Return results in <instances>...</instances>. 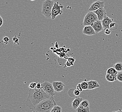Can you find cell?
<instances>
[{"label":"cell","instance_id":"ac0fdd59","mask_svg":"<svg viewBox=\"0 0 122 112\" xmlns=\"http://www.w3.org/2000/svg\"><path fill=\"white\" fill-rule=\"evenodd\" d=\"M77 112H90V107H85L80 105L79 107L76 110Z\"/></svg>","mask_w":122,"mask_h":112},{"label":"cell","instance_id":"44dd1931","mask_svg":"<svg viewBox=\"0 0 122 112\" xmlns=\"http://www.w3.org/2000/svg\"><path fill=\"white\" fill-rule=\"evenodd\" d=\"M62 110V108L59 106L56 105L52 109L51 112H61Z\"/></svg>","mask_w":122,"mask_h":112},{"label":"cell","instance_id":"d6a6232c","mask_svg":"<svg viewBox=\"0 0 122 112\" xmlns=\"http://www.w3.org/2000/svg\"><path fill=\"white\" fill-rule=\"evenodd\" d=\"M122 112V110H121V109H120L119 110H118V111H113V112Z\"/></svg>","mask_w":122,"mask_h":112},{"label":"cell","instance_id":"4fadbf2b","mask_svg":"<svg viewBox=\"0 0 122 112\" xmlns=\"http://www.w3.org/2000/svg\"><path fill=\"white\" fill-rule=\"evenodd\" d=\"M88 82V90H91L94 89H97L99 88L100 87V84H99L98 82L96 80H90Z\"/></svg>","mask_w":122,"mask_h":112},{"label":"cell","instance_id":"9a60e30c","mask_svg":"<svg viewBox=\"0 0 122 112\" xmlns=\"http://www.w3.org/2000/svg\"><path fill=\"white\" fill-rule=\"evenodd\" d=\"M118 73V72L116 70L115 68H113V67L109 68L107 70V74L113 75L115 77H117Z\"/></svg>","mask_w":122,"mask_h":112},{"label":"cell","instance_id":"484cf974","mask_svg":"<svg viewBox=\"0 0 122 112\" xmlns=\"http://www.w3.org/2000/svg\"><path fill=\"white\" fill-rule=\"evenodd\" d=\"M112 30H110V28H106L104 29V33L107 35H109L111 33Z\"/></svg>","mask_w":122,"mask_h":112},{"label":"cell","instance_id":"f546056e","mask_svg":"<svg viewBox=\"0 0 122 112\" xmlns=\"http://www.w3.org/2000/svg\"><path fill=\"white\" fill-rule=\"evenodd\" d=\"M36 89H42V84L40 82H39L37 83V85Z\"/></svg>","mask_w":122,"mask_h":112},{"label":"cell","instance_id":"f1b7e54d","mask_svg":"<svg viewBox=\"0 0 122 112\" xmlns=\"http://www.w3.org/2000/svg\"><path fill=\"white\" fill-rule=\"evenodd\" d=\"M12 40L13 41V42H14L15 44H19L18 43V42H19V39L17 37H16V36H15L13 37Z\"/></svg>","mask_w":122,"mask_h":112},{"label":"cell","instance_id":"603a6c76","mask_svg":"<svg viewBox=\"0 0 122 112\" xmlns=\"http://www.w3.org/2000/svg\"><path fill=\"white\" fill-rule=\"evenodd\" d=\"M80 84H81V85L83 89V90H86L88 89V84L87 82L83 81V82H81V83H80Z\"/></svg>","mask_w":122,"mask_h":112},{"label":"cell","instance_id":"5bb4252c","mask_svg":"<svg viewBox=\"0 0 122 112\" xmlns=\"http://www.w3.org/2000/svg\"><path fill=\"white\" fill-rule=\"evenodd\" d=\"M85 16L87 17L93 23L97 20H98L97 15L94 12L89 11L87 13Z\"/></svg>","mask_w":122,"mask_h":112},{"label":"cell","instance_id":"7402d4cb","mask_svg":"<svg viewBox=\"0 0 122 112\" xmlns=\"http://www.w3.org/2000/svg\"><path fill=\"white\" fill-rule=\"evenodd\" d=\"M80 105L85 107H89L90 103L88 100H82Z\"/></svg>","mask_w":122,"mask_h":112},{"label":"cell","instance_id":"277c9868","mask_svg":"<svg viewBox=\"0 0 122 112\" xmlns=\"http://www.w3.org/2000/svg\"><path fill=\"white\" fill-rule=\"evenodd\" d=\"M64 7V6L58 2L54 3V6L52 8V19L53 20L56 18V16L59 15H61L63 13V11L61 10V9Z\"/></svg>","mask_w":122,"mask_h":112},{"label":"cell","instance_id":"4316f807","mask_svg":"<svg viewBox=\"0 0 122 112\" xmlns=\"http://www.w3.org/2000/svg\"><path fill=\"white\" fill-rule=\"evenodd\" d=\"M3 41H4V42L5 44H7L9 42L10 39L8 37H3Z\"/></svg>","mask_w":122,"mask_h":112},{"label":"cell","instance_id":"1f68e13d","mask_svg":"<svg viewBox=\"0 0 122 112\" xmlns=\"http://www.w3.org/2000/svg\"><path fill=\"white\" fill-rule=\"evenodd\" d=\"M4 21L2 19V17L1 16H0V26L1 27L3 24Z\"/></svg>","mask_w":122,"mask_h":112},{"label":"cell","instance_id":"30bf717a","mask_svg":"<svg viewBox=\"0 0 122 112\" xmlns=\"http://www.w3.org/2000/svg\"><path fill=\"white\" fill-rule=\"evenodd\" d=\"M94 12L97 15L98 20L100 21H102L107 15L106 10L104 8H100Z\"/></svg>","mask_w":122,"mask_h":112},{"label":"cell","instance_id":"d4e9b609","mask_svg":"<svg viewBox=\"0 0 122 112\" xmlns=\"http://www.w3.org/2000/svg\"><path fill=\"white\" fill-rule=\"evenodd\" d=\"M36 85H37V83L32 82H31L30 84H29V88L30 89H35L36 88Z\"/></svg>","mask_w":122,"mask_h":112},{"label":"cell","instance_id":"52a82bcc","mask_svg":"<svg viewBox=\"0 0 122 112\" xmlns=\"http://www.w3.org/2000/svg\"><path fill=\"white\" fill-rule=\"evenodd\" d=\"M52 84L55 91L57 92H60L63 91L65 87V85L63 82L61 81H55L53 82Z\"/></svg>","mask_w":122,"mask_h":112},{"label":"cell","instance_id":"3957f363","mask_svg":"<svg viewBox=\"0 0 122 112\" xmlns=\"http://www.w3.org/2000/svg\"><path fill=\"white\" fill-rule=\"evenodd\" d=\"M54 0H45L43 2L42 14L47 19L52 18V11L54 6Z\"/></svg>","mask_w":122,"mask_h":112},{"label":"cell","instance_id":"d6986e66","mask_svg":"<svg viewBox=\"0 0 122 112\" xmlns=\"http://www.w3.org/2000/svg\"><path fill=\"white\" fill-rule=\"evenodd\" d=\"M93 22L91 21L86 16H85L84 20H83V25L85 26H91Z\"/></svg>","mask_w":122,"mask_h":112},{"label":"cell","instance_id":"2e32d148","mask_svg":"<svg viewBox=\"0 0 122 112\" xmlns=\"http://www.w3.org/2000/svg\"><path fill=\"white\" fill-rule=\"evenodd\" d=\"M106 79L108 82H113L117 80V77H115L113 75L107 74L106 75Z\"/></svg>","mask_w":122,"mask_h":112},{"label":"cell","instance_id":"ba28073f","mask_svg":"<svg viewBox=\"0 0 122 112\" xmlns=\"http://www.w3.org/2000/svg\"><path fill=\"white\" fill-rule=\"evenodd\" d=\"M91 26L95 31L96 33H98L103 30V28L102 22L99 20H97L92 24Z\"/></svg>","mask_w":122,"mask_h":112},{"label":"cell","instance_id":"9c48e42d","mask_svg":"<svg viewBox=\"0 0 122 112\" xmlns=\"http://www.w3.org/2000/svg\"><path fill=\"white\" fill-rule=\"evenodd\" d=\"M83 33L85 35L91 36L95 35L96 32L92 26H85L83 30Z\"/></svg>","mask_w":122,"mask_h":112},{"label":"cell","instance_id":"e0dca14e","mask_svg":"<svg viewBox=\"0 0 122 112\" xmlns=\"http://www.w3.org/2000/svg\"><path fill=\"white\" fill-rule=\"evenodd\" d=\"M113 67L115 68L118 72H122V63L121 62H117L113 65Z\"/></svg>","mask_w":122,"mask_h":112},{"label":"cell","instance_id":"8992f818","mask_svg":"<svg viewBox=\"0 0 122 112\" xmlns=\"http://www.w3.org/2000/svg\"><path fill=\"white\" fill-rule=\"evenodd\" d=\"M104 5L105 2L104 1L97 0L92 4L89 9V11L94 12L100 8H104Z\"/></svg>","mask_w":122,"mask_h":112},{"label":"cell","instance_id":"7a4b0ae2","mask_svg":"<svg viewBox=\"0 0 122 112\" xmlns=\"http://www.w3.org/2000/svg\"><path fill=\"white\" fill-rule=\"evenodd\" d=\"M56 105L53 96L43 100L33 109V111L37 112H51L54 106Z\"/></svg>","mask_w":122,"mask_h":112},{"label":"cell","instance_id":"7c38bea8","mask_svg":"<svg viewBox=\"0 0 122 112\" xmlns=\"http://www.w3.org/2000/svg\"><path fill=\"white\" fill-rule=\"evenodd\" d=\"M83 100V99L82 98L79 97H76L75 99L73 100L72 102V107L74 110H76L77 108L79 107L81 103Z\"/></svg>","mask_w":122,"mask_h":112},{"label":"cell","instance_id":"8fae6325","mask_svg":"<svg viewBox=\"0 0 122 112\" xmlns=\"http://www.w3.org/2000/svg\"><path fill=\"white\" fill-rule=\"evenodd\" d=\"M101 22L103 26V29L110 28V24L113 22V19L109 17L106 15Z\"/></svg>","mask_w":122,"mask_h":112},{"label":"cell","instance_id":"e575fe53","mask_svg":"<svg viewBox=\"0 0 122 112\" xmlns=\"http://www.w3.org/2000/svg\"><path fill=\"white\" fill-rule=\"evenodd\" d=\"M33 112H36V111H33Z\"/></svg>","mask_w":122,"mask_h":112},{"label":"cell","instance_id":"83f0119b","mask_svg":"<svg viewBox=\"0 0 122 112\" xmlns=\"http://www.w3.org/2000/svg\"><path fill=\"white\" fill-rule=\"evenodd\" d=\"M81 92L79 90H78L77 89H75L74 91V94L75 96H78L80 94Z\"/></svg>","mask_w":122,"mask_h":112},{"label":"cell","instance_id":"5b68a950","mask_svg":"<svg viewBox=\"0 0 122 112\" xmlns=\"http://www.w3.org/2000/svg\"><path fill=\"white\" fill-rule=\"evenodd\" d=\"M42 89L48 94L51 96L56 95V91L52 84L47 81H44L42 83Z\"/></svg>","mask_w":122,"mask_h":112},{"label":"cell","instance_id":"836d02e7","mask_svg":"<svg viewBox=\"0 0 122 112\" xmlns=\"http://www.w3.org/2000/svg\"><path fill=\"white\" fill-rule=\"evenodd\" d=\"M31 1H34V0H30Z\"/></svg>","mask_w":122,"mask_h":112},{"label":"cell","instance_id":"cb8c5ba5","mask_svg":"<svg viewBox=\"0 0 122 112\" xmlns=\"http://www.w3.org/2000/svg\"><path fill=\"white\" fill-rule=\"evenodd\" d=\"M117 78L118 81L122 82V72H118Z\"/></svg>","mask_w":122,"mask_h":112},{"label":"cell","instance_id":"ffe728a7","mask_svg":"<svg viewBox=\"0 0 122 112\" xmlns=\"http://www.w3.org/2000/svg\"><path fill=\"white\" fill-rule=\"evenodd\" d=\"M118 28V25L116 23L114 22L110 24V29L112 31L116 30Z\"/></svg>","mask_w":122,"mask_h":112},{"label":"cell","instance_id":"4dcf8cb0","mask_svg":"<svg viewBox=\"0 0 122 112\" xmlns=\"http://www.w3.org/2000/svg\"><path fill=\"white\" fill-rule=\"evenodd\" d=\"M76 87H77V90H79L80 92H82V91H83V89L82 87L81 86L80 83L78 84L77 85V86H76Z\"/></svg>","mask_w":122,"mask_h":112},{"label":"cell","instance_id":"6da1fadb","mask_svg":"<svg viewBox=\"0 0 122 112\" xmlns=\"http://www.w3.org/2000/svg\"><path fill=\"white\" fill-rule=\"evenodd\" d=\"M51 97L46 93L42 89H30L29 91L28 96L25 103L29 109L33 110L41 102Z\"/></svg>","mask_w":122,"mask_h":112}]
</instances>
